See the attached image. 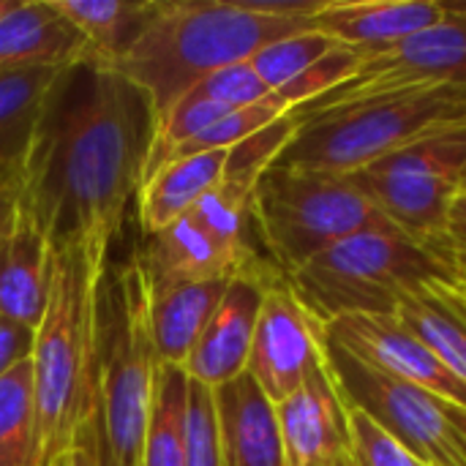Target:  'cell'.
Wrapping results in <instances>:
<instances>
[{"mask_svg": "<svg viewBox=\"0 0 466 466\" xmlns=\"http://www.w3.org/2000/svg\"><path fill=\"white\" fill-rule=\"evenodd\" d=\"M156 112L112 66H66L44 104L33 145L14 180L16 208L55 246H115L145 183Z\"/></svg>", "mask_w": 466, "mask_h": 466, "instance_id": "cell-1", "label": "cell"}, {"mask_svg": "<svg viewBox=\"0 0 466 466\" xmlns=\"http://www.w3.org/2000/svg\"><path fill=\"white\" fill-rule=\"evenodd\" d=\"M325 0H156L137 44L112 63L153 104L156 120L197 82L262 46L314 27Z\"/></svg>", "mask_w": 466, "mask_h": 466, "instance_id": "cell-2", "label": "cell"}, {"mask_svg": "<svg viewBox=\"0 0 466 466\" xmlns=\"http://www.w3.org/2000/svg\"><path fill=\"white\" fill-rule=\"evenodd\" d=\"M112 248L74 240L52 248L49 300L33 341L41 466L96 415V300Z\"/></svg>", "mask_w": 466, "mask_h": 466, "instance_id": "cell-3", "label": "cell"}, {"mask_svg": "<svg viewBox=\"0 0 466 466\" xmlns=\"http://www.w3.org/2000/svg\"><path fill=\"white\" fill-rule=\"evenodd\" d=\"M150 328V276L142 248L106 262L96 300V415L101 466L142 459L145 429L158 377Z\"/></svg>", "mask_w": 466, "mask_h": 466, "instance_id": "cell-4", "label": "cell"}, {"mask_svg": "<svg viewBox=\"0 0 466 466\" xmlns=\"http://www.w3.org/2000/svg\"><path fill=\"white\" fill-rule=\"evenodd\" d=\"M295 115L300 126L273 167L350 175L426 137L466 128V87H410Z\"/></svg>", "mask_w": 466, "mask_h": 466, "instance_id": "cell-5", "label": "cell"}, {"mask_svg": "<svg viewBox=\"0 0 466 466\" xmlns=\"http://www.w3.org/2000/svg\"><path fill=\"white\" fill-rule=\"evenodd\" d=\"M431 279L461 281L445 254L382 224L339 240L287 281L303 309L328 325L339 317H393L399 300Z\"/></svg>", "mask_w": 466, "mask_h": 466, "instance_id": "cell-6", "label": "cell"}, {"mask_svg": "<svg viewBox=\"0 0 466 466\" xmlns=\"http://www.w3.org/2000/svg\"><path fill=\"white\" fill-rule=\"evenodd\" d=\"M251 221L268 262L289 279L344 238L388 224L352 175L270 167L251 191Z\"/></svg>", "mask_w": 466, "mask_h": 466, "instance_id": "cell-7", "label": "cell"}, {"mask_svg": "<svg viewBox=\"0 0 466 466\" xmlns=\"http://www.w3.org/2000/svg\"><path fill=\"white\" fill-rule=\"evenodd\" d=\"M464 167L466 128H453L382 156L350 175L388 224L448 257V213L461 191Z\"/></svg>", "mask_w": 466, "mask_h": 466, "instance_id": "cell-8", "label": "cell"}, {"mask_svg": "<svg viewBox=\"0 0 466 466\" xmlns=\"http://www.w3.org/2000/svg\"><path fill=\"white\" fill-rule=\"evenodd\" d=\"M325 363L344 404L374 418L420 464L466 466V440L445 418L440 399L360 363L328 339Z\"/></svg>", "mask_w": 466, "mask_h": 466, "instance_id": "cell-9", "label": "cell"}, {"mask_svg": "<svg viewBox=\"0 0 466 466\" xmlns=\"http://www.w3.org/2000/svg\"><path fill=\"white\" fill-rule=\"evenodd\" d=\"M410 87H466V22L445 16L396 49L366 60L344 85L295 112H322Z\"/></svg>", "mask_w": 466, "mask_h": 466, "instance_id": "cell-10", "label": "cell"}, {"mask_svg": "<svg viewBox=\"0 0 466 466\" xmlns=\"http://www.w3.org/2000/svg\"><path fill=\"white\" fill-rule=\"evenodd\" d=\"M322 360V325L303 309L289 281L276 279L262 300L246 371L273 404H281Z\"/></svg>", "mask_w": 466, "mask_h": 466, "instance_id": "cell-11", "label": "cell"}, {"mask_svg": "<svg viewBox=\"0 0 466 466\" xmlns=\"http://www.w3.org/2000/svg\"><path fill=\"white\" fill-rule=\"evenodd\" d=\"M322 336L360 363L466 410L464 382L396 317H339L322 325Z\"/></svg>", "mask_w": 466, "mask_h": 466, "instance_id": "cell-12", "label": "cell"}, {"mask_svg": "<svg viewBox=\"0 0 466 466\" xmlns=\"http://www.w3.org/2000/svg\"><path fill=\"white\" fill-rule=\"evenodd\" d=\"M276 279L284 276L273 265H259L229 279L218 309L183 366L188 380L213 390L246 371L262 300Z\"/></svg>", "mask_w": 466, "mask_h": 466, "instance_id": "cell-13", "label": "cell"}, {"mask_svg": "<svg viewBox=\"0 0 466 466\" xmlns=\"http://www.w3.org/2000/svg\"><path fill=\"white\" fill-rule=\"evenodd\" d=\"M284 464L355 466L350 410L322 360L309 380L281 404H276Z\"/></svg>", "mask_w": 466, "mask_h": 466, "instance_id": "cell-14", "label": "cell"}, {"mask_svg": "<svg viewBox=\"0 0 466 466\" xmlns=\"http://www.w3.org/2000/svg\"><path fill=\"white\" fill-rule=\"evenodd\" d=\"M440 22H445V8L434 0H325L314 14V30L360 49L369 60Z\"/></svg>", "mask_w": 466, "mask_h": 466, "instance_id": "cell-15", "label": "cell"}, {"mask_svg": "<svg viewBox=\"0 0 466 466\" xmlns=\"http://www.w3.org/2000/svg\"><path fill=\"white\" fill-rule=\"evenodd\" d=\"M218 440L227 466H287L276 404L248 371L213 388Z\"/></svg>", "mask_w": 466, "mask_h": 466, "instance_id": "cell-16", "label": "cell"}, {"mask_svg": "<svg viewBox=\"0 0 466 466\" xmlns=\"http://www.w3.org/2000/svg\"><path fill=\"white\" fill-rule=\"evenodd\" d=\"M52 243L35 221L14 208L0 235V317L27 328H38L49 300Z\"/></svg>", "mask_w": 466, "mask_h": 466, "instance_id": "cell-17", "label": "cell"}, {"mask_svg": "<svg viewBox=\"0 0 466 466\" xmlns=\"http://www.w3.org/2000/svg\"><path fill=\"white\" fill-rule=\"evenodd\" d=\"M142 259L150 281H218L270 265L262 257H240L221 246L191 213L145 238Z\"/></svg>", "mask_w": 466, "mask_h": 466, "instance_id": "cell-18", "label": "cell"}, {"mask_svg": "<svg viewBox=\"0 0 466 466\" xmlns=\"http://www.w3.org/2000/svg\"><path fill=\"white\" fill-rule=\"evenodd\" d=\"M87 55V41L52 0H14L0 16V74L35 66H68Z\"/></svg>", "mask_w": 466, "mask_h": 466, "instance_id": "cell-19", "label": "cell"}, {"mask_svg": "<svg viewBox=\"0 0 466 466\" xmlns=\"http://www.w3.org/2000/svg\"><path fill=\"white\" fill-rule=\"evenodd\" d=\"M393 317L466 385L464 281H451V279L423 281L399 300Z\"/></svg>", "mask_w": 466, "mask_h": 466, "instance_id": "cell-20", "label": "cell"}, {"mask_svg": "<svg viewBox=\"0 0 466 466\" xmlns=\"http://www.w3.org/2000/svg\"><path fill=\"white\" fill-rule=\"evenodd\" d=\"M229 279L150 281V328L161 366L183 369L197 339L218 309Z\"/></svg>", "mask_w": 466, "mask_h": 466, "instance_id": "cell-21", "label": "cell"}, {"mask_svg": "<svg viewBox=\"0 0 466 466\" xmlns=\"http://www.w3.org/2000/svg\"><path fill=\"white\" fill-rule=\"evenodd\" d=\"M227 164V150H210L188 158H177L161 167L137 197V218L145 238L161 232L180 216H186L213 186H218Z\"/></svg>", "mask_w": 466, "mask_h": 466, "instance_id": "cell-22", "label": "cell"}, {"mask_svg": "<svg viewBox=\"0 0 466 466\" xmlns=\"http://www.w3.org/2000/svg\"><path fill=\"white\" fill-rule=\"evenodd\" d=\"M71 66V63H68ZM66 66L0 74V175L16 180L33 145L44 104Z\"/></svg>", "mask_w": 466, "mask_h": 466, "instance_id": "cell-23", "label": "cell"}, {"mask_svg": "<svg viewBox=\"0 0 466 466\" xmlns=\"http://www.w3.org/2000/svg\"><path fill=\"white\" fill-rule=\"evenodd\" d=\"M55 8L82 33L90 57L112 66L145 33L156 14V0H52Z\"/></svg>", "mask_w": 466, "mask_h": 466, "instance_id": "cell-24", "label": "cell"}, {"mask_svg": "<svg viewBox=\"0 0 466 466\" xmlns=\"http://www.w3.org/2000/svg\"><path fill=\"white\" fill-rule=\"evenodd\" d=\"M186 401H188L186 371L175 366H161L153 388V404H150L139 464L186 466Z\"/></svg>", "mask_w": 466, "mask_h": 466, "instance_id": "cell-25", "label": "cell"}, {"mask_svg": "<svg viewBox=\"0 0 466 466\" xmlns=\"http://www.w3.org/2000/svg\"><path fill=\"white\" fill-rule=\"evenodd\" d=\"M0 466H41L33 363L0 377Z\"/></svg>", "mask_w": 466, "mask_h": 466, "instance_id": "cell-26", "label": "cell"}, {"mask_svg": "<svg viewBox=\"0 0 466 466\" xmlns=\"http://www.w3.org/2000/svg\"><path fill=\"white\" fill-rule=\"evenodd\" d=\"M298 126H300L298 115L287 112L279 120H273L270 126H265L262 131H257V134L246 137L243 142H238L235 147H229L221 180L251 194L257 180L276 164L281 150L289 145Z\"/></svg>", "mask_w": 466, "mask_h": 466, "instance_id": "cell-27", "label": "cell"}, {"mask_svg": "<svg viewBox=\"0 0 466 466\" xmlns=\"http://www.w3.org/2000/svg\"><path fill=\"white\" fill-rule=\"evenodd\" d=\"M336 46V41L319 30H300L292 35H284L268 46H262L248 63L262 79V85L273 93L292 82L298 74H303L309 66H314L322 55H328Z\"/></svg>", "mask_w": 466, "mask_h": 466, "instance_id": "cell-28", "label": "cell"}, {"mask_svg": "<svg viewBox=\"0 0 466 466\" xmlns=\"http://www.w3.org/2000/svg\"><path fill=\"white\" fill-rule=\"evenodd\" d=\"M292 112L276 93H268L262 101L251 104V106H243V109H235L229 115H224L221 120H216L210 128H205L202 134H197L191 142H186L183 147H177L172 153V161L177 158H188V156H199V153H210V150H229L235 147L238 142H243L246 137L262 131L265 126H270L273 120H279L281 115Z\"/></svg>", "mask_w": 466, "mask_h": 466, "instance_id": "cell-29", "label": "cell"}, {"mask_svg": "<svg viewBox=\"0 0 466 466\" xmlns=\"http://www.w3.org/2000/svg\"><path fill=\"white\" fill-rule=\"evenodd\" d=\"M186 466H227L218 440L213 390L188 380L186 401Z\"/></svg>", "mask_w": 466, "mask_h": 466, "instance_id": "cell-30", "label": "cell"}, {"mask_svg": "<svg viewBox=\"0 0 466 466\" xmlns=\"http://www.w3.org/2000/svg\"><path fill=\"white\" fill-rule=\"evenodd\" d=\"M347 410H350V437H352L355 466H423L374 418H369L355 407Z\"/></svg>", "mask_w": 466, "mask_h": 466, "instance_id": "cell-31", "label": "cell"}, {"mask_svg": "<svg viewBox=\"0 0 466 466\" xmlns=\"http://www.w3.org/2000/svg\"><path fill=\"white\" fill-rule=\"evenodd\" d=\"M188 93H194L205 101L221 104V106L235 112V109H243V106L262 101L270 90L262 85V79L257 76V71L246 60V63L227 66L221 71H213L210 76L197 82Z\"/></svg>", "mask_w": 466, "mask_h": 466, "instance_id": "cell-32", "label": "cell"}, {"mask_svg": "<svg viewBox=\"0 0 466 466\" xmlns=\"http://www.w3.org/2000/svg\"><path fill=\"white\" fill-rule=\"evenodd\" d=\"M33 341H35V330L33 328L0 317V377L8 374L14 366L30 360Z\"/></svg>", "mask_w": 466, "mask_h": 466, "instance_id": "cell-33", "label": "cell"}, {"mask_svg": "<svg viewBox=\"0 0 466 466\" xmlns=\"http://www.w3.org/2000/svg\"><path fill=\"white\" fill-rule=\"evenodd\" d=\"M46 466H101V437H98V415H93L74 442L60 451Z\"/></svg>", "mask_w": 466, "mask_h": 466, "instance_id": "cell-34", "label": "cell"}, {"mask_svg": "<svg viewBox=\"0 0 466 466\" xmlns=\"http://www.w3.org/2000/svg\"><path fill=\"white\" fill-rule=\"evenodd\" d=\"M445 251L459 270L461 281L466 276V191H459V197L451 205L448 213V229H445Z\"/></svg>", "mask_w": 466, "mask_h": 466, "instance_id": "cell-35", "label": "cell"}, {"mask_svg": "<svg viewBox=\"0 0 466 466\" xmlns=\"http://www.w3.org/2000/svg\"><path fill=\"white\" fill-rule=\"evenodd\" d=\"M14 208H16V186H14V180H11V183H5V186L0 188V235H3L5 227H8V221H11V216H14Z\"/></svg>", "mask_w": 466, "mask_h": 466, "instance_id": "cell-36", "label": "cell"}, {"mask_svg": "<svg viewBox=\"0 0 466 466\" xmlns=\"http://www.w3.org/2000/svg\"><path fill=\"white\" fill-rule=\"evenodd\" d=\"M442 410H445V418L451 420V426L461 434L466 440V410L464 407H453L448 401H442Z\"/></svg>", "mask_w": 466, "mask_h": 466, "instance_id": "cell-37", "label": "cell"}, {"mask_svg": "<svg viewBox=\"0 0 466 466\" xmlns=\"http://www.w3.org/2000/svg\"><path fill=\"white\" fill-rule=\"evenodd\" d=\"M442 8H445V16H451V19H459V22H466V11H459V8H451L448 3H442Z\"/></svg>", "mask_w": 466, "mask_h": 466, "instance_id": "cell-38", "label": "cell"}, {"mask_svg": "<svg viewBox=\"0 0 466 466\" xmlns=\"http://www.w3.org/2000/svg\"><path fill=\"white\" fill-rule=\"evenodd\" d=\"M11 5H14V0H0V16H3Z\"/></svg>", "mask_w": 466, "mask_h": 466, "instance_id": "cell-39", "label": "cell"}, {"mask_svg": "<svg viewBox=\"0 0 466 466\" xmlns=\"http://www.w3.org/2000/svg\"><path fill=\"white\" fill-rule=\"evenodd\" d=\"M5 183H11V177H3V175H0V188H3Z\"/></svg>", "mask_w": 466, "mask_h": 466, "instance_id": "cell-40", "label": "cell"}, {"mask_svg": "<svg viewBox=\"0 0 466 466\" xmlns=\"http://www.w3.org/2000/svg\"><path fill=\"white\" fill-rule=\"evenodd\" d=\"M461 191H466V167H464V175H461Z\"/></svg>", "mask_w": 466, "mask_h": 466, "instance_id": "cell-41", "label": "cell"}, {"mask_svg": "<svg viewBox=\"0 0 466 466\" xmlns=\"http://www.w3.org/2000/svg\"><path fill=\"white\" fill-rule=\"evenodd\" d=\"M123 466H142L139 461H131V464H123Z\"/></svg>", "mask_w": 466, "mask_h": 466, "instance_id": "cell-42", "label": "cell"}, {"mask_svg": "<svg viewBox=\"0 0 466 466\" xmlns=\"http://www.w3.org/2000/svg\"><path fill=\"white\" fill-rule=\"evenodd\" d=\"M464 289H466V276H464Z\"/></svg>", "mask_w": 466, "mask_h": 466, "instance_id": "cell-43", "label": "cell"}]
</instances>
